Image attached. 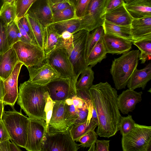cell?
Here are the masks:
<instances>
[{"label":"cell","instance_id":"6da1fadb","mask_svg":"<svg viewBox=\"0 0 151 151\" xmlns=\"http://www.w3.org/2000/svg\"><path fill=\"white\" fill-rule=\"evenodd\" d=\"M89 91L98 118L96 133L100 137L109 138L114 136L119 131L121 116L117 91L106 82L93 85Z\"/></svg>","mask_w":151,"mask_h":151},{"label":"cell","instance_id":"7a4b0ae2","mask_svg":"<svg viewBox=\"0 0 151 151\" xmlns=\"http://www.w3.org/2000/svg\"><path fill=\"white\" fill-rule=\"evenodd\" d=\"M49 95L46 85L26 81L19 86L17 104L29 118L45 121V107Z\"/></svg>","mask_w":151,"mask_h":151},{"label":"cell","instance_id":"3957f363","mask_svg":"<svg viewBox=\"0 0 151 151\" xmlns=\"http://www.w3.org/2000/svg\"><path fill=\"white\" fill-rule=\"evenodd\" d=\"M139 53V50L129 51L113 60L110 73L116 89L125 88L130 78L137 68Z\"/></svg>","mask_w":151,"mask_h":151},{"label":"cell","instance_id":"277c9868","mask_svg":"<svg viewBox=\"0 0 151 151\" xmlns=\"http://www.w3.org/2000/svg\"><path fill=\"white\" fill-rule=\"evenodd\" d=\"M1 119L12 140L18 146L24 148L27 139L29 118L14 109L3 112Z\"/></svg>","mask_w":151,"mask_h":151},{"label":"cell","instance_id":"5b68a950","mask_svg":"<svg viewBox=\"0 0 151 151\" xmlns=\"http://www.w3.org/2000/svg\"><path fill=\"white\" fill-rule=\"evenodd\" d=\"M123 151H151V127L135 123L133 129L122 136Z\"/></svg>","mask_w":151,"mask_h":151},{"label":"cell","instance_id":"8992f818","mask_svg":"<svg viewBox=\"0 0 151 151\" xmlns=\"http://www.w3.org/2000/svg\"><path fill=\"white\" fill-rule=\"evenodd\" d=\"M89 33L88 31L83 29L73 34V47L68 54L76 82L80 75L88 66L86 63V54Z\"/></svg>","mask_w":151,"mask_h":151},{"label":"cell","instance_id":"52a82bcc","mask_svg":"<svg viewBox=\"0 0 151 151\" xmlns=\"http://www.w3.org/2000/svg\"><path fill=\"white\" fill-rule=\"evenodd\" d=\"M19 61L27 67L41 65L45 60L44 51L37 45L19 41L12 47Z\"/></svg>","mask_w":151,"mask_h":151},{"label":"cell","instance_id":"ba28073f","mask_svg":"<svg viewBox=\"0 0 151 151\" xmlns=\"http://www.w3.org/2000/svg\"><path fill=\"white\" fill-rule=\"evenodd\" d=\"M80 147L71 138L69 131L46 132L42 151H77Z\"/></svg>","mask_w":151,"mask_h":151},{"label":"cell","instance_id":"9c48e42d","mask_svg":"<svg viewBox=\"0 0 151 151\" xmlns=\"http://www.w3.org/2000/svg\"><path fill=\"white\" fill-rule=\"evenodd\" d=\"M45 60L59 74V78H69L76 85L73 66L65 49L59 48L54 50L46 57Z\"/></svg>","mask_w":151,"mask_h":151},{"label":"cell","instance_id":"30bf717a","mask_svg":"<svg viewBox=\"0 0 151 151\" xmlns=\"http://www.w3.org/2000/svg\"><path fill=\"white\" fill-rule=\"evenodd\" d=\"M46 132L45 120L29 118L27 139L24 148L28 151H42Z\"/></svg>","mask_w":151,"mask_h":151},{"label":"cell","instance_id":"8fae6325","mask_svg":"<svg viewBox=\"0 0 151 151\" xmlns=\"http://www.w3.org/2000/svg\"><path fill=\"white\" fill-rule=\"evenodd\" d=\"M106 0H91L84 15L81 18L82 29L90 32L102 26V14Z\"/></svg>","mask_w":151,"mask_h":151},{"label":"cell","instance_id":"7c38bea8","mask_svg":"<svg viewBox=\"0 0 151 151\" xmlns=\"http://www.w3.org/2000/svg\"><path fill=\"white\" fill-rule=\"evenodd\" d=\"M46 86L50 97L55 102L63 101L76 95V84L69 78H59Z\"/></svg>","mask_w":151,"mask_h":151},{"label":"cell","instance_id":"4fadbf2b","mask_svg":"<svg viewBox=\"0 0 151 151\" xmlns=\"http://www.w3.org/2000/svg\"><path fill=\"white\" fill-rule=\"evenodd\" d=\"M27 68L29 76L28 81L33 83L46 85L60 77L59 74L46 60L44 64L39 66Z\"/></svg>","mask_w":151,"mask_h":151},{"label":"cell","instance_id":"5bb4252c","mask_svg":"<svg viewBox=\"0 0 151 151\" xmlns=\"http://www.w3.org/2000/svg\"><path fill=\"white\" fill-rule=\"evenodd\" d=\"M23 64L18 62L10 75L4 81V95L3 99L5 105L13 107L18 96V80L21 69Z\"/></svg>","mask_w":151,"mask_h":151},{"label":"cell","instance_id":"9a60e30c","mask_svg":"<svg viewBox=\"0 0 151 151\" xmlns=\"http://www.w3.org/2000/svg\"><path fill=\"white\" fill-rule=\"evenodd\" d=\"M65 117L64 101L56 102L46 132L51 133L69 131Z\"/></svg>","mask_w":151,"mask_h":151},{"label":"cell","instance_id":"2e32d148","mask_svg":"<svg viewBox=\"0 0 151 151\" xmlns=\"http://www.w3.org/2000/svg\"><path fill=\"white\" fill-rule=\"evenodd\" d=\"M102 38L107 53L123 54L132 49V42L124 38L109 34H104Z\"/></svg>","mask_w":151,"mask_h":151},{"label":"cell","instance_id":"e0dca14e","mask_svg":"<svg viewBox=\"0 0 151 151\" xmlns=\"http://www.w3.org/2000/svg\"><path fill=\"white\" fill-rule=\"evenodd\" d=\"M142 91L137 92L129 89L123 91L117 98L119 111L124 114L132 111L136 104L142 100Z\"/></svg>","mask_w":151,"mask_h":151},{"label":"cell","instance_id":"ac0fdd59","mask_svg":"<svg viewBox=\"0 0 151 151\" xmlns=\"http://www.w3.org/2000/svg\"><path fill=\"white\" fill-rule=\"evenodd\" d=\"M131 33L132 42L151 38V17L133 19L131 25Z\"/></svg>","mask_w":151,"mask_h":151},{"label":"cell","instance_id":"d6986e66","mask_svg":"<svg viewBox=\"0 0 151 151\" xmlns=\"http://www.w3.org/2000/svg\"><path fill=\"white\" fill-rule=\"evenodd\" d=\"M64 101L65 119L69 129L78 117L79 109L86 103L77 95L67 99Z\"/></svg>","mask_w":151,"mask_h":151},{"label":"cell","instance_id":"ffe728a7","mask_svg":"<svg viewBox=\"0 0 151 151\" xmlns=\"http://www.w3.org/2000/svg\"><path fill=\"white\" fill-rule=\"evenodd\" d=\"M124 5L133 19L151 17V0H131Z\"/></svg>","mask_w":151,"mask_h":151},{"label":"cell","instance_id":"44dd1931","mask_svg":"<svg viewBox=\"0 0 151 151\" xmlns=\"http://www.w3.org/2000/svg\"><path fill=\"white\" fill-rule=\"evenodd\" d=\"M151 79V64L150 62L142 69H135L128 81L127 87L133 90L140 88L144 90Z\"/></svg>","mask_w":151,"mask_h":151},{"label":"cell","instance_id":"7402d4cb","mask_svg":"<svg viewBox=\"0 0 151 151\" xmlns=\"http://www.w3.org/2000/svg\"><path fill=\"white\" fill-rule=\"evenodd\" d=\"M59 48H63L61 35L50 25H46L43 37V49L45 57L54 50Z\"/></svg>","mask_w":151,"mask_h":151},{"label":"cell","instance_id":"603a6c76","mask_svg":"<svg viewBox=\"0 0 151 151\" xmlns=\"http://www.w3.org/2000/svg\"><path fill=\"white\" fill-rule=\"evenodd\" d=\"M102 18L109 22L124 26H130L133 19L124 5L106 13Z\"/></svg>","mask_w":151,"mask_h":151},{"label":"cell","instance_id":"cb8c5ba5","mask_svg":"<svg viewBox=\"0 0 151 151\" xmlns=\"http://www.w3.org/2000/svg\"><path fill=\"white\" fill-rule=\"evenodd\" d=\"M19 62L16 52L12 47L3 53L0 63V78L3 81L5 80L10 75Z\"/></svg>","mask_w":151,"mask_h":151},{"label":"cell","instance_id":"d4e9b609","mask_svg":"<svg viewBox=\"0 0 151 151\" xmlns=\"http://www.w3.org/2000/svg\"><path fill=\"white\" fill-rule=\"evenodd\" d=\"M27 14L36 17L44 27L53 22V12L48 2L34 8L31 7Z\"/></svg>","mask_w":151,"mask_h":151},{"label":"cell","instance_id":"484cf974","mask_svg":"<svg viewBox=\"0 0 151 151\" xmlns=\"http://www.w3.org/2000/svg\"><path fill=\"white\" fill-rule=\"evenodd\" d=\"M48 25L60 35L65 32H68L73 34L82 30L81 19L77 17L53 22Z\"/></svg>","mask_w":151,"mask_h":151},{"label":"cell","instance_id":"4316f807","mask_svg":"<svg viewBox=\"0 0 151 151\" xmlns=\"http://www.w3.org/2000/svg\"><path fill=\"white\" fill-rule=\"evenodd\" d=\"M104 34L116 35L133 42L131 33V26H124L115 24L104 20L102 26Z\"/></svg>","mask_w":151,"mask_h":151},{"label":"cell","instance_id":"83f0119b","mask_svg":"<svg viewBox=\"0 0 151 151\" xmlns=\"http://www.w3.org/2000/svg\"><path fill=\"white\" fill-rule=\"evenodd\" d=\"M102 37L98 41L86 58V61L87 66L93 67L106 58L107 52Z\"/></svg>","mask_w":151,"mask_h":151},{"label":"cell","instance_id":"f1b7e54d","mask_svg":"<svg viewBox=\"0 0 151 151\" xmlns=\"http://www.w3.org/2000/svg\"><path fill=\"white\" fill-rule=\"evenodd\" d=\"M28 21L37 45L44 51L43 37L45 27L35 16L26 14Z\"/></svg>","mask_w":151,"mask_h":151},{"label":"cell","instance_id":"f546056e","mask_svg":"<svg viewBox=\"0 0 151 151\" xmlns=\"http://www.w3.org/2000/svg\"><path fill=\"white\" fill-rule=\"evenodd\" d=\"M97 126V123L93 120L87 119L85 122L75 125H73L69 130V134L74 141L90 130H94Z\"/></svg>","mask_w":151,"mask_h":151},{"label":"cell","instance_id":"4dcf8cb0","mask_svg":"<svg viewBox=\"0 0 151 151\" xmlns=\"http://www.w3.org/2000/svg\"><path fill=\"white\" fill-rule=\"evenodd\" d=\"M81 74L80 78L76 83V89L89 90L93 85L94 79V72L92 67L88 66Z\"/></svg>","mask_w":151,"mask_h":151},{"label":"cell","instance_id":"1f68e13d","mask_svg":"<svg viewBox=\"0 0 151 151\" xmlns=\"http://www.w3.org/2000/svg\"><path fill=\"white\" fill-rule=\"evenodd\" d=\"M140 51L139 58L141 63H144L147 60H150L151 57V38L146 39L132 43Z\"/></svg>","mask_w":151,"mask_h":151},{"label":"cell","instance_id":"d6a6232c","mask_svg":"<svg viewBox=\"0 0 151 151\" xmlns=\"http://www.w3.org/2000/svg\"><path fill=\"white\" fill-rule=\"evenodd\" d=\"M17 20L7 25L6 35L9 46L10 48L19 41L23 42V38L17 24Z\"/></svg>","mask_w":151,"mask_h":151},{"label":"cell","instance_id":"836d02e7","mask_svg":"<svg viewBox=\"0 0 151 151\" xmlns=\"http://www.w3.org/2000/svg\"><path fill=\"white\" fill-rule=\"evenodd\" d=\"M0 18L7 25L17 20L14 2L12 4L3 3L0 10Z\"/></svg>","mask_w":151,"mask_h":151},{"label":"cell","instance_id":"e575fe53","mask_svg":"<svg viewBox=\"0 0 151 151\" xmlns=\"http://www.w3.org/2000/svg\"><path fill=\"white\" fill-rule=\"evenodd\" d=\"M93 30L91 33H89L88 38L86 54V59L92 49L104 34L102 26L96 28Z\"/></svg>","mask_w":151,"mask_h":151},{"label":"cell","instance_id":"d590c367","mask_svg":"<svg viewBox=\"0 0 151 151\" xmlns=\"http://www.w3.org/2000/svg\"><path fill=\"white\" fill-rule=\"evenodd\" d=\"M38 0H15L14 2L16 7L17 20L25 16L31 6Z\"/></svg>","mask_w":151,"mask_h":151},{"label":"cell","instance_id":"8d00e7d4","mask_svg":"<svg viewBox=\"0 0 151 151\" xmlns=\"http://www.w3.org/2000/svg\"><path fill=\"white\" fill-rule=\"evenodd\" d=\"M135 122L132 116L129 115L127 116H121L119 126V130L122 136L128 133L133 129Z\"/></svg>","mask_w":151,"mask_h":151},{"label":"cell","instance_id":"74e56055","mask_svg":"<svg viewBox=\"0 0 151 151\" xmlns=\"http://www.w3.org/2000/svg\"><path fill=\"white\" fill-rule=\"evenodd\" d=\"M74 17H76L75 15V8L71 6L64 9L54 12L53 22L66 20Z\"/></svg>","mask_w":151,"mask_h":151},{"label":"cell","instance_id":"f35d334b","mask_svg":"<svg viewBox=\"0 0 151 151\" xmlns=\"http://www.w3.org/2000/svg\"><path fill=\"white\" fill-rule=\"evenodd\" d=\"M98 137V135L94 130H91L82 136L76 141L80 142L81 147H90L92 145L95 144Z\"/></svg>","mask_w":151,"mask_h":151},{"label":"cell","instance_id":"ab89813d","mask_svg":"<svg viewBox=\"0 0 151 151\" xmlns=\"http://www.w3.org/2000/svg\"><path fill=\"white\" fill-rule=\"evenodd\" d=\"M6 24L0 18V53L3 54L10 48L6 35Z\"/></svg>","mask_w":151,"mask_h":151},{"label":"cell","instance_id":"60d3db41","mask_svg":"<svg viewBox=\"0 0 151 151\" xmlns=\"http://www.w3.org/2000/svg\"><path fill=\"white\" fill-rule=\"evenodd\" d=\"M60 35L62 40L63 48L65 49L68 53L73 47V34L68 32H65Z\"/></svg>","mask_w":151,"mask_h":151},{"label":"cell","instance_id":"b9f144b4","mask_svg":"<svg viewBox=\"0 0 151 151\" xmlns=\"http://www.w3.org/2000/svg\"><path fill=\"white\" fill-rule=\"evenodd\" d=\"M125 3L124 0H106L103 9L102 17L106 13L124 5Z\"/></svg>","mask_w":151,"mask_h":151},{"label":"cell","instance_id":"7bdbcfd3","mask_svg":"<svg viewBox=\"0 0 151 151\" xmlns=\"http://www.w3.org/2000/svg\"><path fill=\"white\" fill-rule=\"evenodd\" d=\"M91 0H79L75 9L76 17L81 18L84 15Z\"/></svg>","mask_w":151,"mask_h":151},{"label":"cell","instance_id":"ee69618b","mask_svg":"<svg viewBox=\"0 0 151 151\" xmlns=\"http://www.w3.org/2000/svg\"><path fill=\"white\" fill-rule=\"evenodd\" d=\"M89 114V110L86 103L79 109L78 116L73 125H76L86 121Z\"/></svg>","mask_w":151,"mask_h":151},{"label":"cell","instance_id":"f6af8a7d","mask_svg":"<svg viewBox=\"0 0 151 151\" xmlns=\"http://www.w3.org/2000/svg\"><path fill=\"white\" fill-rule=\"evenodd\" d=\"M55 102L53 101L49 95L47 98L45 107V112L46 115L45 122L46 129L47 128L51 118L53 107Z\"/></svg>","mask_w":151,"mask_h":151},{"label":"cell","instance_id":"bcb514c9","mask_svg":"<svg viewBox=\"0 0 151 151\" xmlns=\"http://www.w3.org/2000/svg\"><path fill=\"white\" fill-rule=\"evenodd\" d=\"M76 95L83 100L87 104L89 109L93 106L89 90L76 89Z\"/></svg>","mask_w":151,"mask_h":151},{"label":"cell","instance_id":"7dc6e473","mask_svg":"<svg viewBox=\"0 0 151 151\" xmlns=\"http://www.w3.org/2000/svg\"><path fill=\"white\" fill-rule=\"evenodd\" d=\"M24 29L27 32V34L32 40L33 43L34 44H37L32 32L30 26L28 21L26 15L19 19L18 20Z\"/></svg>","mask_w":151,"mask_h":151},{"label":"cell","instance_id":"c3c4849f","mask_svg":"<svg viewBox=\"0 0 151 151\" xmlns=\"http://www.w3.org/2000/svg\"><path fill=\"white\" fill-rule=\"evenodd\" d=\"M13 141L2 119L0 120V142L6 140Z\"/></svg>","mask_w":151,"mask_h":151},{"label":"cell","instance_id":"681fc988","mask_svg":"<svg viewBox=\"0 0 151 151\" xmlns=\"http://www.w3.org/2000/svg\"><path fill=\"white\" fill-rule=\"evenodd\" d=\"M110 140L97 139L95 142V151H109Z\"/></svg>","mask_w":151,"mask_h":151},{"label":"cell","instance_id":"f907efd6","mask_svg":"<svg viewBox=\"0 0 151 151\" xmlns=\"http://www.w3.org/2000/svg\"><path fill=\"white\" fill-rule=\"evenodd\" d=\"M46 0L49 4L53 13L56 11L64 9L71 6H74L70 3L66 2H60L55 4H51L47 0Z\"/></svg>","mask_w":151,"mask_h":151},{"label":"cell","instance_id":"816d5d0a","mask_svg":"<svg viewBox=\"0 0 151 151\" xmlns=\"http://www.w3.org/2000/svg\"><path fill=\"white\" fill-rule=\"evenodd\" d=\"M17 24L19 31L23 37V42L34 44L27 32L22 27L18 20H17Z\"/></svg>","mask_w":151,"mask_h":151},{"label":"cell","instance_id":"f5cc1de1","mask_svg":"<svg viewBox=\"0 0 151 151\" xmlns=\"http://www.w3.org/2000/svg\"><path fill=\"white\" fill-rule=\"evenodd\" d=\"M11 142L10 140L7 139L0 142V151H11Z\"/></svg>","mask_w":151,"mask_h":151},{"label":"cell","instance_id":"db71d44e","mask_svg":"<svg viewBox=\"0 0 151 151\" xmlns=\"http://www.w3.org/2000/svg\"><path fill=\"white\" fill-rule=\"evenodd\" d=\"M4 95V81L0 78V101L3 99Z\"/></svg>","mask_w":151,"mask_h":151},{"label":"cell","instance_id":"11a10c76","mask_svg":"<svg viewBox=\"0 0 151 151\" xmlns=\"http://www.w3.org/2000/svg\"><path fill=\"white\" fill-rule=\"evenodd\" d=\"M51 4H55L60 2H66L68 3L73 5L72 3L70 0H47Z\"/></svg>","mask_w":151,"mask_h":151},{"label":"cell","instance_id":"9f6ffc18","mask_svg":"<svg viewBox=\"0 0 151 151\" xmlns=\"http://www.w3.org/2000/svg\"><path fill=\"white\" fill-rule=\"evenodd\" d=\"M4 105L2 99L0 101V120L1 119L2 116L4 111Z\"/></svg>","mask_w":151,"mask_h":151},{"label":"cell","instance_id":"6f0895ef","mask_svg":"<svg viewBox=\"0 0 151 151\" xmlns=\"http://www.w3.org/2000/svg\"><path fill=\"white\" fill-rule=\"evenodd\" d=\"M3 3L8 4H12L15 1V0H3Z\"/></svg>","mask_w":151,"mask_h":151},{"label":"cell","instance_id":"680465c9","mask_svg":"<svg viewBox=\"0 0 151 151\" xmlns=\"http://www.w3.org/2000/svg\"><path fill=\"white\" fill-rule=\"evenodd\" d=\"M79 0H70L73 5L75 7Z\"/></svg>","mask_w":151,"mask_h":151},{"label":"cell","instance_id":"91938a15","mask_svg":"<svg viewBox=\"0 0 151 151\" xmlns=\"http://www.w3.org/2000/svg\"><path fill=\"white\" fill-rule=\"evenodd\" d=\"M95 144L92 145L90 147L88 151H95Z\"/></svg>","mask_w":151,"mask_h":151},{"label":"cell","instance_id":"94428289","mask_svg":"<svg viewBox=\"0 0 151 151\" xmlns=\"http://www.w3.org/2000/svg\"><path fill=\"white\" fill-rule=\"evenodd\" d=\"M3 3V0H0V10Z\"/></svg>","mask_w":151,"mask_h":151},{"label":"cell","instance_id":"6125c7cd","mask_svg":"<svg viewBox=\"0 0 151 151\" xmlns=\"http://www.w3.org/2000/svg\"><path fill=\"white\" fill-rule=\"evenodd\" d=\"M3 56V54L0 53V63L1 60Z\"/></svg>","mask_w":151,"mask_h":151},{"label":"cell","instance_id":"be15d7a7","mask_svg":"<svg viewBox=\"0 0 151 151\" xmlns=\"http://www.w3.org/2000/svg\"><path fill=\"white\" fill-rule=\"evenodd\" d=\"M131 0H124L125 3H128Z\"/></svg>","mask_w":151,"mask_h":151}]
</instances>
